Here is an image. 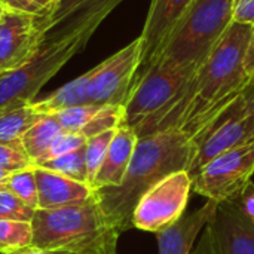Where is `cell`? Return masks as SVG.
Listing matches in <instances>:
<instances>
[{
    "instance_id": "6",
    "label": "cell",
    "mask_w": 254,
    "mask_h": 254,
    "mask_svg": "<svg viewBox=\"0 0 254 254\" xmlns=\"http://www.w3.org/2000/svg\"><path fill=\"white\" fill-rule=\"evenodd\" d=\"M232 22L234 0H193L165 40L156 61L201 65Z\"/></svg>"
},
{
    "instance_id": "33",
    "label": "cell",
    "mask_w": 254,
    "mask_h": 254,
    "mask_svg": "<svg viewBox=\"0 0 254 254\" xmlns=\"http://www.w3.org/2000/svg\"><path fill=\"white\" fill-rule=\"evenodd\" d=\"M235 201L240 205V208L243 210V213L254 222V183H252L244 190V193L238 199H235Z\"/></svg>"
},
{
    "instance_id": "7",
    "label": "cell",
    "mask_w": 254,
    "mask_h": 254,
    "mask_svg": "<svg viewBox=\"0 0 254 254\" xmlns=\"http://www.w3.org/2000/svg\"><path fill=\"white\" fill-rule=\"evenodd\" d=\"M254 141L234 147L192 176V190L216 204L235 201L252 185Z\"/></svg>"
},
{
    "instance_id": "21",
    "label": "cell",
    "mask_w": 254,
    "mask_h": 254,
    "mask_svg": "<svg viewBox=\"0 0 254 254\" xmlns=\"http://www.w3.org/2000/svg\"><path fill=\"white\" fill-rule=\"evenodd\" d=\"M33 228L28 222L0 220V253L13 254L31 247Z\"/></svg>"
},
{
    "instance_id": "38",
    "label": "cell",
    "mask_w": 254,
    "mask_h": 254,
    "mask_svg": "<svg viewBox=\"0 0 254 254\" xmlns=\"http://www.w3.org/2000/svg\"><path fill=\"white\" fill-rule=\"evenodd\" d=\"M3 9H4V7H3V6L0 4V16H1V13H3Z\"/></svg>"
},
{
    "instance_id": "34",
    "label": "cell",
    "mask_w": 254,
    "mask_h": 254,
    "mask_svg": "<svg viewBox=\"0 0 254 254\" xmlns=\"http://www.w3.org/2000/svg\"><path fill=\"white\" fill-rule=\"evenodd\" d=\"M244 68H246V73H247L250 82H254V25H252L250 40H249V46H247V51H246Z\"/></svg>"
},
{
    "instance_id": "28",
    "label": "cell",
    "mask_w": 254,
    "mask_h": 254,
    "mask_svg": "<svg viewBox=\"0 0 254 254\" xmlns=\"http://www.w3.org/2000/svg\"><path fill=\"white\" fill-rule=\"evenodd\" d=\"M86 141H88V138L83 137L80 132H65V131H63L58 135V138L52 143L51 149L45 153V156L39 162L54 159V158L63 156L65 153H70L73 150H77V149L83 147L86 144ZM39 162H36V164H39Z\"/></svg>"
},
{
    "instance_id": "26",
    "label": "cell",
    "mask_w": 254,
    "mask_h": 254,
    "mask_svg": "<svg viewBox=\"0 0 254 254\" xmlns=\"http://www.w3.org/2000/svg\"><path fill=\"white\" fill-rule=\"evenodd\" d=\"M101 106L95 104H85L77 107H70L55 113L54 116L60 122L61 128L65 132H80L85 125L94 118V115L100 110Z\"/></svg>"
},
{
    "instance_id": "22",
    "label": "cell",
    "mask_w": 254,
    "mask_h": 254,
    "mask_svg": "<svg viewBox=\"0 0 254 254\" xmlns=\"http://www.w3.org/2000/svg\"><path fill=\"white\" fill-rule=\"evenodd\" d=\"M4 189L22 202H25L27 205H30L31 208H39V193L34 176V165L10 173L6 180Z\"/></svg>"
},
{
    "instance_id": "37",
    "label": "cell",
    "mask_w": 254,
    "mask_h": 254,
    "mask_svg": "<svg viewBox=\"0 0 254 254\" xmlns=\"http://www.w3.org/2000/svg\"><path fill=\"white\" fill-rule=\"evenodd\" d=\"M9 174H10L9 171L0 168V190H6V189H4V185H6V180H7Z\"/></svg>"
},
{
    "instance_id": "2",
    "label": "cell",
    "mask_w": 254,
    "mask_h": 254,
    "mask_svg": "<svg viewBox=\"0 0 254 254\" xmlns=\"http://www.w3.org/2000/svg\"><path fill=\"white\" fill-rule=\"evenodd\" d=\"M193 152V140L176 128L138 137L122 183L94 190L107 222L119 234L132 228V213L140 198L164 177L188 171Z\"/></svg>"
},
{
    "instance_id": "30",
    "label": "cell",
    "mask_w": 254,
    "mask_h": 254,
    "mask_svg": "<svg viewBox=\"0 0 254 254\" xmlns=\"http://www.w3.org/2000/svg\"><path fill=\"white\" fill-rule=\"evenodd\" d=\"M57 0H0L4 9L30 13L34 16H43L51 10Z\"/></svg>"
},
{
    "instance_id": "12",
    "label": "cell",
    "mask_w": 254,
    "mask_h": 254,
    "mask_svg": "<svg viewBox=\"0 0 254 254\" xmlns=\"http://www.w3.org/2000/svg\"><path fill=\"white\" fill-rule=\"evenodd\" d=\"M207 231L214 254H254V222L237 201L217 204Z\"/></svg>"
},
{
    "instance_id": "39",
    "label": "cell",
    "mask_w": 254,
    "mask_h": 254,
    "mask_svg": "<svg viewBox=\"0 0 254 254\" xmlns=\"http://www.w3.org/2000/svg\"><path fill=\"white\" fill-rule=\"evenodd\" d=\"M1 73H4V71H3V68L0 67V74H1Z\"/></svg>"
},
{
    "instance_id": "32",
    "label": "cell",
    "mask_w": 254,
    "mask_h": 254,
    "mask_svg": "<svg viewBox=\"0 0 254 254\" xmlns=\"http://www.w3.org/2000/svg\"><path fill=\"white\" fill-rule=\"evenodd\" d=\"M243 104H244V113H246V119L249 122L250 131H252V137L254 140V82H250L249 86L246 88V91L243 92Z\"/></svg>"
},
{
    "instance_id": "16",
    "label": "cell",
    "mask_w": 254,
    "mask_h": 254,
    "mask_svg": "<svg viewBox=\"0 0 254 254\" xmlns=\"http://www.w3.org/2000/svg\"><path fill=\"white\" fill-rule=\"evenodd\" d=\"M137 141L138 135L134 128L124 124L116 128L106 159L92 183V190L115 188L122 183L132 159Z\"/></svg>"
},
{
    "instance_id": "9",
    "label": "cell",
    "mask_w": 254,
    "mask_h": 254,
    "mask_svg": "<svg viewBox=\"0 0 254 254\" xmlns=\"http://www.w3.org/2000/svg\"><path fill=\"white\" fill-rule=\"evenodd\" d=\"M141 39L137 37L94 67V74L88 88L91 104H125L141 65Z\"/></svg>"
},
{
    "instance_id": "11",
    "label": "cell",
    "mask_w": 254,
    "mask_h": 254,
    "mask_svg": "<svg viewBox=\"0 0 254 254\" xmlns=\"http://www.w3.org/2000/svg\"><path fill=\"white\" fill-rule=\"evenodd\" d=\"M46 33L37 16L3 9L0 16V67L10 71L25 64L40 48Z\"/></svg>"
},
{
    "instance_id": "27",
    "label": "cell",
    "mask_w": 254,
    "mask_h": 254,
    "mask_svg": "<svg viewBox=\"0 0 254 254\" xmlns=\"http://www.w3.org/2000/svg\"><path fill=\"white\" fill-rule=\"evenodd\" d=\"M34 208L18 199L9 190H0V220H15L31 223Z\"/></svg>"
},
{
    "instance_id": "23",
    "label": "cell",
    "mask_w": 254,
    "mask_h": 254,
    "mask_svg": "<svg viewBox=\"0 0 254 254\" xmlns=\"http://www.w3.org/2000/svg\"><path fill=\"white\" fill-rule=\"evenodd\" d=\"M116 129L106 131L103 134L94 135L88 138L85 146V156H86V171H88V185L92 188V183L106 159L110 141L115 135Z\"/></svg>"
},
{
    "instance_id": "4",
    "label": "cell",
    "mask_w": 254,
    "mask_h": 254,
    "mask_svg": "<svg viewBox=\"0 0 254 254\" xmlns=\"http://www.w3.org/2000/svg\"><path fill=\"white\" fill-rule=\"evenodd\" d=\"M31 247L77 254H118L119 232L107 222L95 195L79 205L34 211Z\"/></svg>"
},
{
    "instance_id": "5",
    "label": "cell",
    "mask_w": 254,
    "mask_h": 254,
    "mask_svg": "<svg viewBox=\"0 0 254 254\" xmlns=\"http://www.w3.org/2000/svg\"><path fill=\"white\" fill-rule=\"evenodd\" d=\"M198 68L156 61L138 71L124 104V125L134 128L138 137L152 134L186 97Z\"/></svg>"
},
{
    "instance_id": "25",
    "label": "cell",
    "mask_w": 254,
    "mask_h": 254,
    "mask_svg": "<svg viewBox=\"0 0 254 254\" xmlns=\"http://www.w3.org/2000/svg\"><path fill=\"white\" fill-rule=\"evenodd\" d=\"M94 1L97 0H57L48 13H45L43 16H37L39 25L46 34H49V31L55 28L60 22L71 18L76 12H80Z\"/></svg>"
},
{
    "instance_id": "35",
    "label": "cell",
    "mask_w": 254,
    "mask_h": 254,
    "mask_svg": "<svg viewBox=\"0 0 254 254\" xmlns=\"http://www.w3.org/2000/svg\"><path fill=\"white\" fill-rule=\"evenodd\" d=\"M192 254H214V249H213L211 238H210V234H208L207 228L202 231V234H201V240L198 241L196 247H193V252H192Z\"/></svg>"
},
{
    "instance_id": "1",
    "label": "cell",
    "mask_w": 254,
    "mask_h": 254,
    "mask_svg": "<svg viewBox=\"0 0 254 254\" xmlns=\"http://www.w3.org/2000/svg\"><path fill=\"white\" fill-rule=\"evenodd\" d=\"M252 25L232 22L199 65L189 92L156 131L180 129L195 140L246 91L250 79L244 68Z\"/></svg>"
},
{
    "instance_id": "17",
    "label": "cell",
    "mask_w": 254,
    "mask_h": 254,
    "mask_svg": "<svg viewBox=\"0 0 254 254\" xmlns=\"http://www.w3.org/2000/svg\"><path fill=\"white\" fill-rule=\"evenodd\" d=\"M92 74H94V68H91L85 74L76 77L74 80L68 82L67 85L61 86L60 89H57L51 95L45 97L43 100L33 101L31 104L34 106V109L37 112H40L43 115H55V113L70 109V107L91 104L89 95H88V88H89Z\"/></svg>"
},
{
    "instance_id": "10",
    "label": "cell",
    "mask_w": 254,
    "mask_h": 254,
    "mask_svg": "<svg viewBox=\"0 0 254 254\" xmlns=\"http://www.w3.org/2000/svg\"><path fill=\"white\" fill-rule=\"evenodd\" d=\"M254 141L244 113L243 97L217 116L195 140V152L188 173L195 176L219 155Z\"/></svg>"
},
{
    "instance_id": "13",
    "label": "cell",
    "mask_w": 254,
    "mask_h": 254,
    "mask_svg": "<svg viewBox=\"0 0 254 254\" xmlns=\"http://www.w3.org/2000/svg\"><path fill=\"white\" fill-rule=\"evenodd\" d=\"M193 0H152L146 22L141 31V65L146 68L152 65L165 40L183 18L185 12L190 7Z\"/></svg>"
},
{
    "instance_id": "36",
    "label": "cell",
    "mask_w": 254,
    "mask_h": 254,
    "mask_svg": "<svg viewBox=\"0 0 254 254\" xmlns=\"http://www.w3.org/2000/svg\"><path fill=\"white\" fill-rule=\"evenodd\" d=\"M13 254H77V253H70V252H48V250H36L33 247H28V249H24L18 253Z\"/></svg>"
},
{
    "instance_id": "18",
    "label": "cell",
    "mask_w": 254,
    "mask_h": 254,
    "mask_svg": "<svg viewBox=\"0 0 254 254\" xmlns=\"http://www.w3.org/2000/svg\"><path fill=\"white\" fill-rule=\"evenodd\" d=\"M64 129L54 115H46L42 121L33 125L21 138V147L25 156L34 165L51 149L52 143Z\"/></svg>"
},
{
    "instance_id": "29",
    "label": "cell",
    "mask_w": 254,
    "mask_h": 254,
    "mask_svg": "<svg viewBox=\"0 0 254 254\" xmlns=\"http://www.w3.org/2000/svg\"><path fill=\"white\" fill-rule=\"evenodd\" d=\"M31 161L22 152L21 144L18 146H7L0 144V168L13 173L27 167H31Z\"/></svg>"
},
{
    "instance_id": "19",
    "label": "cell",
    "mask_w": 254,
    "mask_h": 254,
    "mask_svg": "<svg viewBox=\"0 0 254 254\" xmlns=\"http://www.w3.org/2000/svg\"><path fill=\"white\" fill-rule=\"evenodd\" d=\"M46 115L37 112L33 104L0 112V144L18 146L22 135Z\"/></svg>"
},
{
    "instance_id": "20",
    "label": "cell",
    "mask_w": 254,
    "mask_h": 254,
    "mask_svg": "<svg viewBox=\"0 0 254 254\" xmlns=\"http://www.w3.org/2000/svg\"><path fill=\"white\" fill-rule=\"evenodd\" d=\"M86 146V144H85ZM85 146L73 150L70 153H65L63 156L48 159L43 162L36 164V167L54 171L57 174H61L64 177H68L71 180L86 183L88 185V171H86V156H85Z\"/></svg>"
},
{
    "instance_id": "14",
    "label": "cell",
    "mask_w": 254,
    "mask_h": 254,
    "mask_svg": "<svg viewBox=\"0 0 254 254\" xmlns=\"http://www.w3.org/2000/svg\"><path fill=\"white\" fill-rule=\"evenodd\" d=\"M34 176L39 193V208L42 210L79 205L94 196V190L89 185L71 180L54 171L34 165Z\"/></svg>"
},
{
    "instance_id": "24",
    "label": "cell",
    "mask_w": 254,
    "mask_h": 254,
    "mask_svg": "<svg viewBox=\"0 0 254 254\" xmlns=\"http://www.w3.org/2000/svg\"><path fill=\"white\" fill-rule=\"evenodd\" d=\"M124 124V106H101L94 118L85 125L80 134L86 138L116 129Z\"/></svg>"
},
{
    "instance_id": "8",
    "label": "cell",
    "mask_w": 254,
    "mask_h": 254,
    "mask_svg": "<svg viewBox=\"0 0 254 254\" xmlns=\"http://www.w3.org/2000/svg\"><path fill=\"white\" fill-rule=\"evenodd\" d=\"M192 192V176L176 171L153 185L137 202L132 228L149 234H161L177 223L186 210Z\"/></svg>"
},
{
    "instance_id": "3",
    "label": "cell",
    "mask_w": 254,
    "mask_h": 254,
    "mask_svg": "<svg viewBox=\"0 0 254 254\" xmlns=\"http://www.w3.org/2000/svg\"><path fill=\"white\" fill-rule=\"evenodd\" d=\"M122 0H97L82 9L60 36H46L34 55L21 67L0 74V112L28 106L43 85L85 48L103 19Z\"/></svg>"
},
{
    "instance_id": "15",
    "label": "cell",
    "mask_w": 254,
    "mask_h": 254,
    "mask_svg": "<svg viewBox=\"0 0 254 254\" xmlns=\"http://www.w3.org/2000/svg\"><path fill=\"white\" fill-rule=\"evenodd\" d=\"M217 204L208 201L195 213L183 216L177 223L158 234V254H192L195 241L208 226Z\"/></svg>"
},
{
    "instance_id": "31",
    "label": "cell",
    "mask_w": 254,
    "mask_h": 254,
    "mask_svg": "<svg viewBox=\"0 0 254 254\" xmlns=\"http://www.w3.org/2000/svg\"><path fill=\"white\" fill-rule=\"evenodd\" d=\"M234 22L254 25V0H234Z\"/></svg>"
}]
</instances>
